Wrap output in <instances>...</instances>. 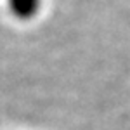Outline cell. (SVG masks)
Instances as JSON below:
<instances>
[{
  "mask_svg": "<svg viewBox=\"0 0 130 130\" xmlns=\"http://www.w3.org/2000/svg\"><path fill=\"white\" fill-rule=\"evenodd\" d=\"M7 5L14 18L21 21H30L38 14L42 0H7Z\"/></svg>",
  "mask_w": 130,
  "mask_h": 130,
  "instance_id": "6da1fadb",
  "label": "cell"
}]
</instances>
